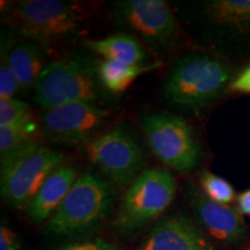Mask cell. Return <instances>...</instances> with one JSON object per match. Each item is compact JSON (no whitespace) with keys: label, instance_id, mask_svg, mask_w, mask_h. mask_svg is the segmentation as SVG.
I'll return each mask as SVG.
<instances>
[{"label":"cell","instance_id":"obj_1","mask_svg":"<svg viewBox=\"0 0 250 250\" xmlns=\"http://www.w3.org/2000/svg\"><path fill=\"white\" fill-rule=\"evenodd\" d=\"M175 12L205 51L224 59L250 57V0L186 1Z\"/></svg>","mask_w":250,"mask_h":250},{"label":"cell","instance_id":"obj_2","mask_svg":"<svg viewBox=\"0 0 250 250\" xmlns=\"http://www.w3.org/2000/svg\"><path fill=\"white\" fill-rule=\"evenodd\" d=\"M239 72L233 62L205 50L184 52L171 62L162 96L176 110L199 116L228 92Z\"/></svg>","mask_w":250,"mask_h":250},{"label":"cell","instance_id":"obj_3","mask_svg":"<svg viewBox=\"0 0 250 250\" xmlns=\"http://www.w3.org/2000/svg\"><path fill=\"white\" fill-rule=\"evenodd\" d=\"M116 199L110 181L90 169L83 170L58 210L43 225V233L57 240H81L107 221Z\"/></svg>","mask_w":250,"mask_h":250},{"label":"cell","instance_id":"obj_4","mask_svg":"<svg viewBox=\"0 0 250 250\" xmlns=\"http://www.w3.org/2000/svg\"><path fill=\"white\" fill-rule=\"evenodd\" d=\"M112 19L120 33L134 36L147 51L159 57L182 45V23L165 0H120L114 4Z\"/></svg>","mask_w":250,"mask_h":250},{"label":"cell","instance_id":"obj_5","mask_svg":"<svg viewBox=\"0 0 250 250\" xmlns=\"http://www.w3.org/2000/svg\"><path fill=\"white\" fill-rule=\"evenodd\" d=\"M111 96L101 83L96 62L81 57L46 64L34 88V100L42 109L74 102L105 105Z\"/></svg>","mask_w":250,"mask_h":250},{"label":"cell","instance_id":"obj_6","mask_svg":"<svg viewBox=\"0 0 250 250\" xmlns=\"http://www.w3.org/2000/svg\"><path fill=\"white\" fill-rule=\"evenodd\" d=\"M176 191L177 182L170 170L146 168L122 197L111 224L114 232L125 240L142 232L169 208Z\"/></svg>","mask_w":250,"mask_h":250},{"label":"cell","instance_id":"obj_7","mask_svg":"<svg viewBox=\"0 0 250 250\" xmlns=\"http://www.w3.org/2000/svg\"><path fill=\"white\" fill-rule=\"evenodd\" d=\"M6 21L26 40L44 44L83 35L87 17L76 1L20 0L8 6Z\"/></svg>","mask_w":250,"mask_h":250},{"label":"cell","instance_id":"obj_8","mask_svg":"<svg viewBox=\"0 0 250 250\" xmlns=\"http://www.w3.org/2000/svg\"><path fill=\"white\" fill-rule=\"evenodd\" d=\"M64 155L40 145L39 140L23 144L1 156L0 188L2 199L15 210H26Z\"/></svg>","mask_w":250,"mask_h":250},{"label":"cell","instance_id":"obj_9","mask_svg":"<svg viewBox=\"0 0 250 250\" xmlns=\"http://www.w3.org/2000/svg\"><path fill=\"white\" fill-rule=\"evenodd\" d=\"M140 125L149 151L168 170L188 174L201 164V144L182 116L152 111L143 115Z\"/></svg>","mask_w":250,"mask_h":250},{"label":"cell","instance_id":"obj_10","mask_svg":"<svg viewBox=\"0 0 250 250\" xmlns=\"http://www.w3.org/2000/svg\"><path fill=\"white\" fill-rule=\"evenodd\" d=\"M83 154L115 187H129L146 169L144 149L125 126L103 131L86 145Z\"/></svg>","mask_w":250,"mask_h":250},{"label":"cell","instance_id":"obj_11","mask_svg":"<svg viewBox=\"0 0 250 250\" xmlns=\"http://www.w3.org/2000/svg\"><path fill=\"white\" fill-rule=\"evenodd\" d=\"M110 117L111 112L105 105L74 102L42 109L37 121L46 142L62 146H83L103 132Z\"/></svg>","mask_w":250,"mask_h":250},{"label":"cell","instance_id":"obj_12","mask_svg":"<svg viewBox=\"0 0 250 250\" xmlns=\"http://www.w3.org/2000/svg\"><path fill=\"white\" fill-rule=\"evenodd\" d=\"M184 192L193 220L214 243L239 248L250 239L248 225L236 208L212 202L193 183L187 184Z\"/></svg>","mask_w":250,"mask_h":250},{"label":"cell","instance_id":"obj_13","mask_svg":"<svg viewBox=\"0 0 250 250\" xmlns=\"http://www.w3.org/2000/svg\"><path fill=\"white\" fill-rule=\"evenodd\" d=\"M136 250H217L192 218L173 213L156 220Z\"/></svg>","mask_w":250,"mask_h":250},{"label":"cell","instance_id":"obj_14","mask_svg":"<svg viewBox=\"0 0 250 250\" xmlns=\"http://www.w3.org/2000/svg\"><path fill=\"white\" fill-rule=\"evenodd\" d=\"M79 175L78 168L71 164H62L52 171L26 208L30 220L45 224L66 198Z\"/></svg>","mask_w":250,"mask_h":250},{"label":"cell","instance_id":"obj_15","mask_svg":"<svg viewBox=\"0 0 250 250\" xmlns=\"http://www.w3.org/2000/svg\"><path fill=\"white\" fill-rule=\"evenodd\" d=\"M4 52L9 66L17 77L20 92L28 93L35 88L37 80L46 66V55L43 44L26 40L17 43Z\"/></svg>","mask_w":250,"mask_h":250},{"label":"cell","instance_id":"obj_16","mask_svg":"<svg viewBox=\"0 0 250 250\" xmlns=\"http://www.w3.org/2000/svg\"><path fill=\"white\" fill-rule=\"evenodd\" d=\"M87 49L101 59L125 65L149 64V55L136 37L125 33H117L99 40H86Z\"/></svg>","mask_w":250,"mask_h":250},{"label":"cell","instance_id":"obj_17","mask_svg":"<svg viewBox=\"0 0 250 250\" xmlns=\"http://www.w3.org/2000/svg\"><path fill=\"white\" fill-rule=\"evenodd\" d=\"M160 67V62L146 65H125L105 59L96 61V70L101 83L108 93L116 95L126 90L140 76Z\"/></svg>","mask_w":250,"mask_h":250},{"label":"cell","instance_id":"obj_18","mask_svg":"<svg viewBox=\"0 0 250 250\" xmlns=\"http://www.w3.org/2000/svg\"><path fill=\"white\" fill-rule=\"evenodd\" d=\"M37 126L39 124L31 116L21 123L0 127V156L7 154L23 144L37 140Z\"/></svg>","mask_w":250,"mask_h":250},{"label":"cell","instance_id":"obj_19","mask_svg":"<svg viewBox=\"0 0 250 250\" xmlns=\"http://www.w3.org/2000/svg\"><path fill=\"white\" fill-rule=\"evenodd\" d=\"M198 182L199 189L212 202L230 205V203L235 201L236 196L232 184L210 170H203L198 177Z\"/></svg>","mask_w":250,"mask_h":250},{"label":"cell","instance_id":"obj_20","mask_svg":"<svg viewBox=\"0 0 250 250\" xmlns=\"http://www.w3.org/2000/svg\"><path fill=\"white\" fill-rule=\"evenodd\" d=\"M33 116L30 105L15 98L0 100V127L21 123Z\"/></svg>","mask_w":250,"mask_h":250},{"label":"cell","instance_id":"obj_21","mask_svg":"<svg viewBox=\"0 0 250 250\" xmlns=\"http://www.w3.org/2000/svg\"><path fill=\"white\" fill-rule=\"evenodd\" d=\"M18 92H20L18 79L9 66L6 54L2 51L0 62V100L14 98Z\"/></svg>","mask_w":250,"mask_h":250},{"label":"cell","instance_id":"obj_22","mask_svg":"<svg viewBox=\"0 0 250 250\" xmlns=\"http://www.w3.org/2000/svg\"><path fill=\"white\" fill-rule=\"evenodd\" d=\"M52 250H120L116 246L112 245L107 240L101 237H92V239H81L68 242L66 245L58 247Z\"/></svg>","mask_w":250,"mask_h":250},{"label":"cell","instance_id":"obj_23","mask_svg":"<svg viewBox=\"0 0 250 250\" xmlns=\"http://www.w3.org/2000/svg\"><path fill=\"white\" fill-rule=\"evenodd\" d=\"M0 250H22V241L6 223L0 226Z\"/></svg>","mask_w":250,"mask_h":250},{"label":"cell","instance_id":"obj_24","mask_svg":"<svg viewBox=\"0 0 250 250\" xmlns=\"http://www.w3.org/2000/svg\"><path fill=\"white\" fill-rule=\"evenodd\" d=\"M228 92L250 94V65L236 74L228 88Z\"/></svg>","mask_w":250,"mask_h":250},{"label":"cell","instance_id":"obj_25","mask_svg":"<svg viewBox=\"0 0 250 250\" xmlns=\"http://www.w3.org/2000/svg\"><path fill=\"white\" fill-rule=\"evenodd\" d=\"M236 208L242 215L250 217V189H247L236 197Z\"/></svg>","mask_w":250,"mask_h":250},{"label":"cell","instance_id":"obj_26","mask_svg":"<svg viewBox=\"0 0 250 250\" xmlns=\"http://www.w3.org/2000/svg\"><path fill=\"white\" fill-rule=\"evenodd\" d=\"M243 250H250V243H249V245H248V246H247V247H246V248H245V249H243Z\"/></svg>","mask_w":250,"mask_h":250}]
</instances>
